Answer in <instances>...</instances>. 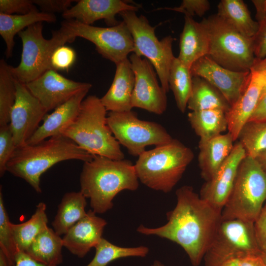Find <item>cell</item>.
<instances>
[{
    "label": "cell",
    "mask_w": 266,
    "mask_h": 266,
    "mask_svg": "<svg viewBox=\"0 0 266 266\" xmlns=\"http://www.w3.org/2000/svg\"><path fill=\"white\" fill-rule=\"evenodd\" d=\"M37 10L33 0H0V13L26 14Z\"/></svg>",
    "instance_id": "40"
},
{
    "label": "cell",
    "mask_w": 266,
    "mask_h": 266,
    "mask_svg": "<svg viewBox=\"0 0 266 266\" xmlns=\"http://www.w3.org/2000/svg\"><path fill=\"white\" fill-rule=\"evenodd\" d=\"M256 159L259 163L263 169L266 171V150L260 154Z\"/></svg>",
    "instance_id": "48"
},
{
    "label": "cell",
    "mask_w": 266,
    "mask_h": 266,
    "mask_svg": "<svg viewBox=\"0 0 266 266\" xmlns=\"http://www.w3.org/2000/svg\"><path fill=\"white\" fill-rule=\"evenodd\" d=\"M15 266H47L32 259L23 251H19L16 255Z\"/></svg>",
    "instance_id": "45"
},
{
    "label": "cell",
    "mask_w": 266,
    "mask_h": 266,
    "mask_svg": "<svg viewBox=\"0 0 266 266\" xmlns=\"http://www.w3.org/2000/svg\"><path fill=\"white\" fill-rule=\"evenodd\" d=\"M253 39L255 58L264 59L266 57V19L259 24L258 30Z\"/></svg>",
    "instance_id": "42"
},
{
    "label": "cell",
    "mask_w": 266,
    "mask_h": 266,
    "mask_svg": "<svg viewBox=\"0 0 266 266\" xmlns=\"http://www.w3.org/2000/svg\"><path fill=\"white\" fill-rule=\"evenodd\" d=\"M261 253L254 222L221 220L203 261L205 266H222L230 260Z\"/></svg>",
    "instance_id": "9"
},
{
    "label": "cell",
    "mask_w": 266,
    "mask_h": 266,
    "mask_svg": "<svg viewBox=\"0 0 266 266\" xmlns=\"http://www.w3.org/2000/svg\"><path fill=\"white\" fill-rule=\"evenodd\" d=\"M240 266H266L260 255H251L238 259Z\"/></svg>",
    "instance_id": "46"
},
{
    "label": "cell",
    "mask_w": 266,
    "mask_h": 266,
    "mask_svg": "<svg viewBox=\"0 0 266 266\" xmlns=\"http://www.w3.org/2000/svg\"><path fill=\"white\" fill-rule=\"evenodd\" d=\"M138 181L134 165L130 160L95 155L91 161L84 162L80 191L90 199L92 210L102 214L112 208L113 200L118 193L136 190Z\"/></svg>",
    "instance_id": "2"
},
{
    "label": "cell",
    "mask_w": 266,
    "mask_h": 266,
    "mask_svg": "<svg viewBox=\"0 0 266 266\" xmlns=\"http://www.w3.org/2000/svg\"><path fill=\"white\" fill-rule=\"evenodd\" d=\"M233 141L228 132L199 144V166L201 177L205 181L213 177L229 156L234 146Z\"/></svg>",
    "instance_id": "24"
},
{
    "label": "cell",
    "mask_w": 266,
    "mask_h": 266,
    "mask_svg": "<svg viewBox=\"0 0 266 266\" xmlns=\"http://www.w3.org/2000/svg\"><path fill=\"white\" fill-rule=\"evenodd\" d=\"M15 84L16 99L10 112L9 124L17 147L26 144L48 112L25 84L16 80Z\"/></svg>",
    "instance_id": "14"
},
{
    "label": "cell",
    "mask_w": 266,
    "mask_h": 266,
    "mask_svg": "<svg viewBox=\"0 0 266 266\" xmlns=\"http://www.w3.org/2000/svg\"><path fill=\"white\" fill-rule=\"evenodd\" d=\"M217 14L237 32L248 37H253L259 24L251 16L242 0H222L217 6Z\"/></svg>",
    "instance_id": "29"
},
{
    "label": "cell",
    "mask_w": 266,
    "mask_h": 266,
    "mask_svg": "<svg viewBox=\"0 0 266 266\" xmlns=\"http://www.w3.org/2000/svg\"><path fill=\"white\" fill-rule=\"evenodd\" d=\"M107 222L92 209L63 237L64 247L79 258H83L100 242Z\"/></svg>",
    "instance_id": "20"
},
{
    "label": "cell",
    "mask_w": 266,
    "mask_h": 266,
    "mask_svg": "<svg viewBox=\"0 0 266 266\" xmlns=\"http://www.w3.org/2000/svg\"><path fill=\"white\" fill-rule=\"evenodd\" d=\"M0 266H10L9 262L4 254V253L0 250Z\"/></svg>",
    "instance_id": "49"
},
{
    "label": "cell",
    "mask_w": 266,
    "mask_h": 266,
    "mask_svg": "<svg viewBox=\"0 0 266 266\" xmlns=\"http://www.w3.org/2000/svg\"><path fill=\"white\" fill-rule=\"evenodd\" d=\"M56 20L55 14L38 10L26 14L9 15L0 13V35L5 43L6 58L12 56L15 46L14 36L16 34L33 24L43 22L54 23Z\"/></svg>",
    "instance_id": "25"
},
{
    "label": "cell",
    "mask_w": 266,
    "mask_h": 266,
    "mask_svg": "<svg viewBox=\"0 0 266 266\" xmlns=\"http://www.w3.org/2000/svg\"><path fill=\"white\" fill-rule=\"evenodd\" d=\"M106 112L100 98L95 95L87 97L76 118L61 135L93 156L124 159L120 143L107 125Z\"/></svg>",
    "instance_id": "4"
},
{
    "label": "cell",
    "mask_w": 266,
    "mask_h": 266,
    "mask_svg": "<svg viewBox=\"0 0 266 266\" xmlns=\"http://www.w3.org/2000/svg\"><path fill=\"white\" fill-rule=\"evenodd\" d=\"M94 258L86 266H107L111 262L120 258L138 257H145L148 254V247L140 246L123 247L115 245L102 238L96 246Z\"/></svg>",
    "instance_id": "33"
},
{
    "label": "cell",
    "mask_w": 266,
    "mask_h": 266,
    "mask_svg": "<svg viewBox=\"0 0 266 266\" xmlns=\"http://www.w3.org/2000/svg\"><path fill=\"white\" fill-rule=\"evenodd\" d=\"M94 156L62 136H53L33 145L16 147L6 165V171L25 180L38 193L41 175L55 164L64 161H91Z\"/></svg>",
    "instance_id": "3"
},
{
    "label": "cell",
    "mask_w": 266,
    "mask_h": 266,
    "mask_svg": "<svg viewBox=\"0 0 266 266\" xmlns=\"http://www.w3.org/2000/svg\"><path fill=\"white\" fill-rule=\"evenodd\" d=\"M112 83L100 99L107 111L124 112L132 110V98L135 76L130 60L127 58L117 64Z\"/></svg>",
    "instance_id": "22"
},
{
    "label": "cell",
    "mask_w": 266,
    "mask_h": 266,
    "mask_svg": "<svg viewBox=\"0 0 266 266\" xmlns=\"http://www.w3.org/2000/svg\"><path fill=\"white\" fill-rule=\"evenodd\" d=\"M63 238L48 227L40 233L24 252L36 261L58 266L63 262Z\"/></svg>",
    "instance_id": "27"
},
{
    "label": "cell",
    "mask_w": 266,
    "mask_h": 266,
    "mask_svg": "<svg viewBox=\"0 0 266 266\" xmlns=\"http://www.w3.org/2000/svg\"><path fill=\"white\" fill-rule=\"evenodd\" d=\"M238 139L246 156L256 159L266 150V122L248 121L242 127Z\"/></svg>",
    "instance_id": "35"
},
{
    "label": "cell",
    "mask_w": 266,
    "mask_h": 266,
    "mask_svg": "<svg viewBox=\"0 0 266 266\" xmlns=\"http://www.w3.org/2000/svg\"><path fill=\"white\" fill-rule=\"evenodd\" d=\"M192 76H199L216 88L231 107L245 90L250 72H239L227 69L218 64L209 56L201 57L190 67Z\"/></svg>",
    "instance_id": "15"
},
{
    "label": "cell",
    "mask_w": 266,
    "mask_h": 266,
    "mask_svg": "<svg viewBox=\"0 0 266 266\" xmlns=\"http://www.w3.org/2000/svg\"><path fill=\"white\" fill-rule=\"evenodd\" d=\"M210 4L207 0H183L178 6L165 7L163 9L183 13L192 17L203 16L210 9Z\"/></svg>",
    "instance_id": "39"
},
{
    "label": "cell",
    "mask_w": 266,
    "mask_h": 266,
    "mask_svg": "<svg viewBox=\"0 0 266 266\" xmlns=\"http://www.w3.org/2000/svg\"><path fill=\"white\" fill-rule=\"evenodd\" d=\"M9 124L0 126V176L6 171V165L16 148Z\"/></svg>",
    "instance_id": "37"
},
{
    "label": "cell",
    "mask_w": 266,
    "mask_h": 266,
    "mask_svg": "<svg viewBox=\"0 0 266 266\" xmlns=\"http://www.w3.org/2000/svg\"><path fill=\"white\" fill-rule=\"evenodd\" d=\"M42 22L33 24L18 33L22 43L19 65L11 66L12 72L18 81L26 84L39 77L49 69H53L51 57L58 47L72 42L74 39L63 26L52 31V37L45 39Z\"/></svg>",
    "instance_id": "8"
},
{
    "label": "cell",
    "mask_w": 266,
    "mask_h": 266,
    "mask_svg": "<svg viewBox=\"0 0 266 266\" xmlns=\"http://www.w3.org/2000/svg\"><path fill=\"white\" fill-rule=\"evenodd\" d=\"M76 59V54L74 50L64 45L58 47L53 53L51 65L55 70L68 71Z\"/></svg>",
    "instance_id": "38"
},
{
    "label": "cell",
    "mask_w": 266,
    "mask_h": 266,
    "mask_svg": "<svg viewBox=\"0 0 266 266\" xmlns=\"http://www.w3.org/2000/svg\"><path fill=\"white\" fill-rule=\"evenodd\" d=\"M107 123L116 140L133 156L138 157L147 146L162 145L173 139L161 124L140 120L132 110L109 112Z\"/></svg>",
    "instance_id": "11"
},
{
    "label": "cell",
    "mask_w": 266,
    "mask_h": 266,
    "mask_svg": "<svg viewBox=\"0 0 266 266\" xmlns=\"http://www.w3.org/2000/svg\"><path fill=\"white\" fill-rule=\"evenodd\" d=\"M255 10L256 21L261 24L266 19V0H252Z\"/></svg>",
    "instance_id": "47"
},
{
    "label": "cell",
    "mask_w": 266,
    "mask_h": 266,
    "mask_svg": "<svg viewBox=\"0 0 266 266\" xmlns=\"http://www.w3.org/2000/svg\"><path fill=\"white\" fill-rule=\"evenodd\" d=\"M248 121L266 122V95L260 100Z\"/></svg>",
    "instance_id": "44"
},
{
    "label": "cell",
    "mask_w": 266,
    "mask_h": 266,
    "mask_svg": "<svg viewBox=\"0 0 266 266\" xmlns=\"http://www.w3.org/2000/svg\"><path fill=\"white\" fill-rule=\"evenodd\" d=\"M194 154L191 149L173 139L140 154L134 165L138 180L147 187L170 192L181 179Z\"/></svg>",
    "instance_id": "5"
},
{
    "label": "cell",
    "mask_w": 266,
    "mask_h": 266,
    "mask_svg": "<svg viewBox=\"0 0 266 266\" xmlns=\"http://www.w3.org/2000/svg\"><path fill=\"white\" fill-rule=\"evenodd\" d=\"M247 86L236 103L226 113L228 132L233 141L238 138L244 125L255 110L266 85V57L255 58L251 66Z\"/></svg>",
    "instance_id": "16"
},
{
    "label": "cell",
    "mask_w": 266,
    "mask_h": 266,
    "mask_svg": "<svg viewBox=\"0 0 266 266\" xmlns=\"http://www.w3.org/2000/svg\"><path fill=\"white\" fill-rule=\"evenodd\" d=\"M61 26L74 39L79 37L92 42L99 54L115 64L128 58L129 54L133 53V40L123 21L114 26L99 27L73 19L65 20Z\"/></svg>",
    "instance_id": "12"
},
{
    "label": "cell",
    "mask_w": 266,
    "mask_h": 266,
    "mask_svg": "<svg viewBox=\"0 0 266 266\" xmlns=\"http://www.w3.org/2000/svg\"><path fill=\"white\" fill-rule=\"evenodd\" d=\"M261 257L266 265V250H264L262 251Z\"/></svg>",
    "instance_id": "52"
},
{
    "label": "cell",
    "mask_w": 266,
    "mask_h": 266,
    "mask_svg": "<svg viewBox=\"0 0 266 266\" xmlns=\"http://www.w3.org/2000/svg\"><path fill=\"white\" fill-rule=\"evenodd\" d=\"M188 119L195 133L200 137L199 144L221 134L228 129L226 113L221 110L191 111L188 114Z\"/></svg>",
    "instance_id": "30"
},
{
    "label": "cell",
    "mask_w": 266,
    "mask_h": 266,
    "mask_svg": "<svg viewBox=\"0 0 266 266\" xmlns=\"http://www.w3.org/2000/svg\"><path fill=\"white\" fill-rule=\"evenodd\" d=\"M138 9V6L122 0H79L62 13V17L65 20L73 19L89 25L103 19L112 27L120 22L115 18L117 14L126 11L136 12Z\"/></svg>",
    "instance_id": "19"
},
{
    "label": "cell",
    "mask_w": 266,
    "mask_h": 266,
    "mask_svg": "<svg viewBox=\"0 0 266 266\" xmlns=\"http://www.w3.org/2000/svg\"><path fill=\"white\" fill-rule=\"evenodd\" d=\"M11 66L3 59L0 60V126L9 124L10 112L16 99V79Z\"/></svg>",
    "instance_id": "34"
},
{
    "label": "cell",
    "mask_w": 266,
    "mask_h": 266,
    "mask_svg": "<svg viewBox=\"0 0 266 266\" xmlns=\"http://www.w3.org/2000/svg\"><path fill=\"white\" fill-rule=\"evenodd\" d=\"M168 84L178 109L184 113L192 91V76L190 68L183 64L177 57H175L171 64Z\"/></svg>",
    "instance_id": "32"
},
{
    "label": "cell",
    "mask_w": 266,
    "mask_h": 266,
    "mask_svg": "<svg viewBox=\"0 0 266 266\" xmlns=\"http://www.w3.org/2000/svg\"><path fill=\"white\" fill-rule=\"evenodd\" d=\"M46 205L40 202L31 217L20 224H11L19 251L25 252L36 237L47 227Z\"/></svg>",
    "instance_id": "31"
},
{
    "label": "cell",
    "mask_w": 266,
    "mask_h": 266,
    "mask_svg": "<svg viewBox=\"0 0 266 266\" xmlns=\"http://www.w3.org/2000/svg\"><path fill=\"white\" fill-rule=\"evenodd\" d=\"M266 95V86H265L263 91H262V94H261V97H260V100L263 98L264 96H265Z\"/></svg>",
    "instance_id": "53"
},
{
    "label": "cell",
    "mask_w": 266,
    "mask_h": 266,
    "mask_svg": "<svg viewBox=\"0 0 266 266\" xmlns=\"http://www.w3.org/2000/svg\"><path fill=\"white\" fill-rule=\"evenodd\" d=\"M175 194L176 204L166 213V224L153 228L141 225L136 230L176 243L186 253L191 264L199 266L222 220V211L201 199L192 186H183Z\"/></svg>",
    "instance_id": "1"
},
{
    "label": "cell",
    "mask_w": 266,
    "mask_h": 266,
    "mask_svg": "<svg viewBox=\"0 0 266 266\" xmlns=\"http://www.w3.org/2000/svg\"><path fill=\"white\" fill-rule=\"evenodd\" d=\"M86 198L80 191L65 194L52 222L54 231L60 236L66 234L72 226L86 216Z\"/></svg>",
    "instance_id": "26"
},
{
    "label": "cell",
    "mask_w": 266,
    "mask_h": 266,
    "mask_svg": "<svg viewBox=\"0 0 266 266\" xmlns=\"http://www.w3.org/2000/svg\"><path fill=\"white\" fill-rule=\"evenodd\" d=\"M222 266H240L237 259L230 260L224 263Z\"/></svg>",
    "instance_id": "50"
},
{
    "label": "cell",
    "mask_w": 266,
    "mask_h": 266,
    "mask_svg": "<svg viewBox=\"0 0 266 266\" xmlns=\"http://www.w3.org/2000/svg\"><path fill=\"white\" fill-rule=\"evenodd\" d=\"M25 85L47 112L64 103L79 91L92 87L89 83L68 79L54 69L47 70Z\"/></svg>",
    "instance_id": "17"
},
{
    "label": "cell",
    "mask_w": 266,
    "mask_h": 266,
    "mask_svg": "<svg viewBox=\"0 0 266 266\" xmlns=\"http://www.w3.org/2000/svg\"><path fill=\"white\" fill-rule=\"evenodd\" d=\"M266 201V171L249 156L241 162L230 195L222 210V220L254 222Z\"/></svg>",
    "instance_id": "6"
},
{
    "label": "cell",
    "mask_w": 266,
    "mask_h": 266,
    "mask_svg": "<svg viewBox=\"0 0 266 266\" xmlns=\"http://www.w3.org/2000/svg\"><path fill=\"white\" fill-rule=\"evenodd\" d=\"M129 60L135 76L132 98L133 108L162 114L167 107L166 93L159 83L153 66L146 58L133 53L130 56Z\"/></svg>",
    "instance_id": "13"
},
{
    "label": "cell",
    "mask_w": 266,
    "mask_h": 266,
    "mask_svg": "<svg viewBox=\"0 0 266 266\" xmlns=\"http://www.w3.org/2000/svg\"><path fill=\"white\" fill-rule=\"evenodd\" d=\"M73 0H33V3L39 7L41 12L54 14L63 13L71 7Z\"/></svg>",
    "instance_id": "41"
},
{
    "label": "cell",
    "mask_w": 266,
    "mask_h": 266,
    "mask_svg": "<svg viewBox=\"0 0 266 266\" xmlns=\"http://www.w3.org/2000/svg\"><path fill=\"white\" fill-rule=\"evenodd\" d=\"M90 90L87 88L79 91L67 101L55 108L51 113L46 115L42 124L27 141L26 144H35L48 137L61 135L76 118L82 102Z\"/></svg>",
    "instance_id": "21"
},
{
    "label": "cell",
    "mask_w": 266,
    "mask_h": 266,
    "mask_svg": "<svg viewBox=\"0 0 266 266\" xmlns=\"http://www.w3.org/2000/svg\"><path fill=\"white\" fill-rule=\"evenodd\" d=\"M246 156L242 144L239 142L235 144L213 177L202 186L200 198L222 211L233 189L239 165Z\"/></svg>",
    "instance_id": "18"
},
{
    "label": "cell",
    "mask_w": 266,
    "mask_h": 266,
    "mask_svg": "<svg viewBox=\"0 0 266 266\" xmlns=\"http://www.w3.org/2000/svg\"><path fill=\"white\" fill-rule=\"evenodd\" d=\"M151 266H165L161 262L155 260Z\"/></svg>",
    "instance_id": "51"
},
{
    "label": "cell",
    "mask_w": 266,
    "mask_h": 266,
    "mask_svg": "<svg viewBox=\"0 0 266 266\" xmlns=\"http://www.w3.org/2000/svg\"><path fill=\"white\" fill-rule=\"evenodd\" d=\"M208 51V38L202 25L192 17L185 15L178 59L190 68L197 60L207 55Z\"/></svg>",
    "instance_id": "23"
},
{
    "label": "cell",
    "mask_w": 266,
    "mask_h": 266,
    "mask_svg": "<svg viewBox=\"0 0 266 266\" xmlns=\"http://www.w3.org/2000/svg\"><path fill=\"white\" fill-rule=\"evenodd\" d=\"M254 225L258 244L262 251L266 250V201Z\"/></svg>",
    "instance_id": "43"
},
{
    "label": "cell",
    "mask_w": 266,
    "mask_h": 266,
    "mask_svg": "<svg viewBox=\"0 0 266 266\" xmlns=\"http://www.w3.org/2000/svg\"><path fill=\"white\" fill-rule=\"evenodd\" d=\"M209 41V56L222 66L235 71H249L255 60L253 39L241 34L217 13L200 22Z\"/></svg>",
    "instance_id": "7"
},
{
    "label": "cell",
    "mask_w": 266,
    "mask_h": 266,
    "mask_svg": "<svg viewBox=\"0 0 266 266\" xmlns=\"http://www.w3.org/2000/svg\"><path fill=\"white\" fill-rule=\"evenodd\" d=\"M126 24L134 43L133 53L144 56L153 66L161 85L167 93L169 90L168 78L170 68L175 57L172 52L174 38L166 36L159 40L156 36L155 27L143 15L136 12L124 11L119 14Z\"/></svg>",
    "instance_id": "10"
},
{
    "label": "cell",
    "mask_w": 266,
    "mask_h": 266,
    "mask_svg": "<svg viewBox=\"0 0 266 266\" xmlns=\"http://www.w3.org/2000/svg\"><path fill=\"white\" fill-rule=\"evenodd\" d=\"M192 111L211 109L227 113L231 106L221 93L202 78L192 76V87L187 103Z\"/></svg>",
    "instance_id": "28"
},
{
    "label": "cell",
    "mask_w": 266,
    "mask_h": 266,
    "mask_svg": "<svg viewBox=\"0 0 266 266\" xmlns=\"http://www.w3.org/2000/svg\"><path fill=\"white\" fill-rule=\"evenodd\" d=\"M4 205L1 187L0 190V250L7 258L10 266H15V258L19 251L14 232Z\"/></svg>",
    "instance_id": "36"
}]
</instances>
